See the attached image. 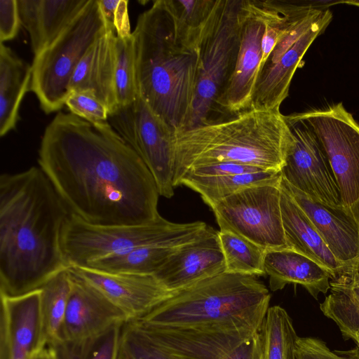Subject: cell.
Listing matches in <instances>:
<instances>
[{
  "label": "cell",
  "instance_id": "1",
  "mask_svg": "<svg viewBox=\"0 0 359 359\" xmlns=\"http://www.w3.org/2000/svg\"><path fill=\"white\" fill-rule=\"evenodd\" d=\"M38 163L71 213L87 223L141 225L161 217L151 173L108 121L59 111L45 128Z\"/></svg>",
  "mask_w": 359,
  "mask_h": 359
},
{
  "label": "cell",
  "instance_id": "2",
  "mask_svg": "<svg viewBox=\"0 0 359 359\" xmlns=\"http://www.w3.org/2000/svg\"><path fill=\"white\" fill-rule=\"evenodd\" d=\"M71 214L39 166L0 176V294L29 293L68 268L62 237Z\"/></svg>",
  "mask_w": 359,
  "mask_h": 359
},
{
  "label": "cell",
  "instance_id": "3",
  "mask_svg": "<svg viewBox=\"0 0 359 359\" xmlns=\"http://www.w3.org/2000/svg\"><path fill=\"white\" fill-rule=\"evenodd\" d=\"M132 35L137 95L175 133L185 129L198 83L199 50L178 39L163 0L139 15Z\"/></svg>",
  "mask_w": 359,
  "mask_h": 359
},
{
  "label": "cell",
  "instance_id": "4",
  "mask_svg": "<svg viewBox=\"0 0 359 359\" xmlns=\"http://www.w3.org/2000/svg\"><path fill=\"white\" fill-rule=\"evenodd\" d=\"M292 140L280 110L252 108L176 132L174 187L191 168L222 162L280 171Z\"/></svg>",
  "mask_w": 359,
  "mask_h": 359
},
{
  "label": "cell",
  "instance_id": "5",
  "mask_svg": "<svg viewBox=\"0 0 359 359\" xmlns=\"http://www.w3.org/2000/svg\"><path fill=\"white\" fill-rule=\"evenodd\" d=\"M270 299L255 276L224 272L174 292L140 320L162 326L260 330Z\"/></svg>",
  "mask_w": 359,
  "mask_h": 359
},
{
  "label": "cell",
  "instance_id": "6",
  "mask_svg": "<svg viewBox=\"0 0 359 359\" xmlns=\"http://www.w3.org/2000/svg\"><path fill=\"white\" fill-rule=\"evenodd\" d=\"M207 226L199 221L173 223L161 216L141 225L99 226L71 214L63 229L62 247L68 268H86L138 248L182 245L198 238Z\"/></svg>",
  "mask_w": 359,
  "mask_h": 359
},
{
  "label": "cell",
  "instance_id": "7",
  "mask_svg": "<svg viewBox=\"0 0 359 359\" xmlns=\"http://www.w3.org/2000/svg\"><path fill=\"white\" fill-rule=\"evenodd\" d=\"M109 28L98 0L88 4L72 22L32 64L30 90L46 114L65 105L69 83L78 64L93 43Z\"/></svg>",
  "mask_w": 359,
  "mask_h": 359
},
{
  "label": "cell",
  "instance_id": "8",
  "mask_svg": "<svg viewBox=\"0 0 359 359\" xmlns=\"http://www.w3.org/2000/svg\"><path fill=\"white\" fill-rule=\"evenodd\" d=\"M241 4L242 0H219L208 22L199 46L198 83L185 129L221 119L217 102L238 53Z\"/></svg>",
  "mask_w": 359,
  "mask_h": 359
},
{
  "label": "cell",
  "instance_id": "9",
  "mask_svg": "<svg viewBox=\"0 0 359 359\" xmlns=\"http://www.w3.org/2000/svg\"><path fill=\"white\" fill-rule=\"evenodd\" d=\"M305 123L323 145L345 209L359 225V123L341 102L291 114Z\"/></svg>",
  "mask_w": 359,
  "mask_h": 359
},
{
  "label": "cell",
  "instance_id": "10",
  "mask_svg": "<svg viewBox=\"0 0 359 359\" xmlns=\"http://www.w3.org/2000/svg\"><path fill=\"white\" fill-rule=\"evenodd\" d=\"M108 122L135 151L151 173L159 195H174L175 132L137 95L118 107Z\"/></svg>",
  "mask_w": 359,
  "mask_h": 359
},
{
  "label": "cell",
  "instance_id": "11",
  "mask_svg": "<svg viewBox=\"0 0 359 359\" xmlns=\"http://www.w3.org/2000/svg\"><path fill=\"white\" fill-rule=\"evenodd\" d=\"M280 183L250 187L215 203L210 208L220 230L245 237L266 251L289 249L282 221Z\"/></svg>",
  "mask_w": 359,
  "mask_h": 359
},
{
  "label": "cell",
  "instance_id": "12",
  "mask_svg": "<svg viewBox=\"0 0 359 359\" xmlns=\"http://www.w3.org/2000/svg\"><path fill=\"white\" fill-rule=\"evenodd\" d=\"M285 118L293 140L280 170L282 177L316 201L332 208H344L337 180L318 138L303 121L291 114Z\"/></svg>",
  "mask_w": 359,
  "mask_h": 359
},
{
  "label": "cell",
  "instance_id": "13",
  "mask_svg": "<svg viewBox=\"0 0 359 359\" xmlns=\"http://www.w3.org/2000/svg\"><path fill=\"white\" fill-rule=\"evenodd\" d=\"M264 30V21L249 6L248 0H242L238 53L233 72L217 102L221 118L250 109L262 60Z\"/></svg>",
  "mask_w": 359,
  "mask_h": 359
},
{
  "label": "cell",
  "instance_id": "14",
  "mask_svg": "<svg viewBox=\"0 0 359 359\" xmlns=\"http://www.w3.org/2000/svg\"><path fill=\"white\" fill-rule=\"evenodd\" d=\"M139 320L151 338L183 359H226L238 346L259 331L226 326H162Z\"/></svg>",
  "mask_w": 359,
  "mask_h": 359
},
{
  "label": "cell",
  "instance_id": "15",
  "mask_svg": "<svg viewBox=\"0 0 359 359\" xmlns=\"http://www.w3.org/2000/svg\"><path fill=\"white\" fill-rule=\"evenodd\" d=\"M332 18L329 9H324L311 27L281 54L269 55L259 67L250 109L280 110L287 97L291 81L312 43L322 34Z\"/></svg>",
  "mask_w": 359,
  "mask_h": 359
},
{
  "label": "cell",
  "instance_id": "16",
  "mask_svg": "<svg viewBox=\"0 0 359 359\" xmlns=\"http://www.w3.org/2000/svg\"><path fill=\"white\" fill-rule=\"evenodd\" d=\"M120 309L128 320L141 319L173 295L155 275L110 273L69 267Z\"/></svg>",
  "mask_w": 359,
  "mask_h": 359
},
{
  "label": "cell",
  "instance_id": "17",
  "mask_svg": "<svg viewBox=\"0 0 359 359\" xmlns=\"http://www.w3.org/2000/svg\"><path fill=\"white\" fill-rule=\"evenodd\" d=\"M40 296V289L15 297L0 294V359H33L46 346Z\"/></svg>",
  "mask_w": 359,
  "mask_h": 359
},
{
  "label": "cell",
  "instance_id": "18",
  "mask_svg": "<svg viewBox=\"0 0 359 359\" xmlns=\"http://www.w3.org/2000/svg\"><path fill=\"white\" fill-rule=\"evenodd\" d=\"M224 272L218 231L208 225L198 238L179 246L155 276L175 292Z\"/></svg>",
  "mask_w": 359,
  "mask_h": 359
},
{
  "label": "cell",
  "instance_id": "19",
  "mask_svg": "<svg viewBox=\"0 0 359 359\" xmlns=\"http://www.w3.org/2000/svg\"><path fill=\"white\" fill-rule=\"evenodd\" d=\"M71 288L59 339L76 341L128 321L126 314L69 268Z\"/></svg>",
  "mask_w": 359,
  "mask_h": 359
},
{
  "label": "cell",
  "instance_id": "20",
  "mask_svg": "<svg viewBox=\"0 0 359 359\" xmlns=\"http://www.w3.org/2000/svg\"><path fill=\"white\" fill-rule=\"evenodd\" d=\"M280 185L309 218L334 256L346 266L358 263L359 225L355 218L344 208L311 199L283 177Z\"/></svg>",
  "mask_w": 359,
  "mask_h": 359
},
{
  "label": "cell",
  "instance_id": "21",
  "mask_svg": "<svg viewBox=\"0 0 359 359\" xmlns=\"http://www.w3.org/2000/svg\"><path fill=\"white\" fill-rule=\"evenodd\" d=\"M116 36V30L112 28L100 36L78 64L69 83V95L78 91L90 92L106 105L109 115L118 109Z\"/></svg>",
  "mask_w": 359,
  "mask_h": 359
},
{
  "label": "cell",
  "instance_id": "22",
  "mask_svg": "<svg viewBox=\"0 0 359 359\" xmlns=\"http://www.w3.org/2000/svg\"><path fill=\"white\" fill-rule=\"evenodd\" d=\"M89 0H18L21 25L28 32L34 55L54 41Z\"/></svg>",
  "mask_w": 359,
  "mask_h": 359
},
{
  "label": "cell",
  "instance_id": "23",
  "mask_svg": "<svg viewBox=\"0 0 359 359\" xmlns=\"http://www.w3.org/2000/svg\"><path fill=\"white\" fill-rule=\"evenodd\" d=\"M280 186L283 226L289 249L325 267L333 279L348 266L334 256L309 218L280 183Z\"/></svg>",
  "mask_w": 359,
  "mask_h": 359
},
{
  "label": "cell",
  "instance_id": "24",
  "mask_svg": "<svg viewBox=\"0 0 359 359\" xmlns=\"http://www.w3.org/2000/svg\"><path fill=\"white\" fill-rule=\"evenodd\" d=\"M272 291L283 289L288 283L299 284L315 299L330 289V272L309 257L291 249L267 250L264 261Z\"/></svg>",
  "mask_w": 359,
  "mask_h": 359
},
{
  "label": "cell",
  "instance_id": "25",
  "mask_svg": "<svg viewBox=\"0 0 359 359\" xmlns=\"http://www.w3.org/2000/svg\"><path fill=\"white\" fill-rule=\"evenodd\" d=\"M32 65L0 43V135L13 130L21 102L30 88Z\"/></svg>",
  "mask_w": 359,
  "mask_h": 359
},
{
  "label": "cell",
  "instance_id": "26",
  "mask_svg": "<svg viewBox=\"0 0 359 359\" xmlns=\"http://www.w3.org/2000/svg\"><path fill=\"white\" fill-rule=\"evenodd\" d=\"M330 285L332 292L320 309L338 325L344 338L355 341L359 337V263L348 266Z\"/></svg>",
  "mask_w": 359,
  "mask_h": 359
},
{
  "label": "cell",
  "instance_id": "27",
  "mask_svg": "<svg viewBox=\"0 0 359 359\" xmlns=\"http://www.w3.org/2000/svg\"><path fill=\"white\" fill-rule=\"evenodd\" d=\"M280 171H260L219 177H198L185 173L177 186L184 185L198 192L210 207L243 189L280 183Z\"/></svg>",
  "mask_w": 359,
  "mask_h": 359
},
{
  "label": "cell",
  "instance_id": "28",
  "mask_svg": "<svg viewBox=\"0 0 359 359\" xmlns=\"http://www.w3.org/2000/svg\"><path fill=\"white\" fill-rule=\"evenodd\" d=\"M178 39L199 50L204 32L219 0H163Z\"/></svg>",
  "mask_w": 359,
  "mask_h": 359
},
{
  "label": "cell",
  "instance_id": "29",
  "mask_svg": "<svg viewBox=\"0 0 359 359\" xmlns=\"http://www.w3.org/2000/svg\"><path fill=\"white\" fill-rule=\"evenodd\" d=\"M70 288L69 268L56 273L39 288L42 337L46 346L59 339Z\"/></svg>",
  "mask_w": 359,
  "mask_h": 359
},
{
  "label": "cell",
  "instance_id": "30",
  "mask_svg": "<svg viewBox=\"0 0 359 359\" xmlns=\"http://www.w3.org/2000/svg\"><path fill=\"white\" fill-rule=\"evenodd\" d=\"M178 247L138 248L123 255L96 261L86 268L110 273L155 275Z\"/></svg>",
  "mask_w": 359,
  "mask_h": 359
},
{
  "label": "cell",
  "instance_id": "31",
  "mask_svg": "<svg viewBox=\"0 0 359 359\" xmlns=\"http://www.w3.org/2000/svg\"><path fill=\"white\" fill-rule=\"evenodd\" d=\"M263 359H297L298 336L287 312L280 306L269 307L260 329Z\"/></svg>",
  "mask_w": 359,
  "mask_h": 359
},
{
  "label": "cell",
  "instance_id": "32",
  "mask_svg": "<svg viewBox=\"0 0 359 359\" xmlns=\"http://www.w3.org/2000/svg\"><path fill=\"white\" fill-rule=\"evenodd\" d=\"M122 324L97 335L76 341L57 340L47 345L55 359H118Z\"/></svg>",
  "mask_w": 359,
  "mask_h": 359
},
{
  "label": "cell",
  "instance_id": "33",
  "mask_svg": "<svg viewBox=\"0 0 359 359\" xmlns=\"http://www.w3.org/2000/svg\"><path fill=\"white\" fill-rule=\"evenodd\" d=\"M218 235L226 272L253 276L266 274L264 268L265 249L231 231L219 230Z\"/></svg>",
  "mask_w": 359,
  "mask_h": 359
},
{
  "label": "cell",
  "instance_id": "34",
  "mask_svg": "<svg viewBox=\"0 0 359 359\" xmlns=\"http://www.w3.org/2000/svg\"><path fill=\"white\" fill-rule=\"evenodd\" d=\"M118 359H183L164 348L151 338L139 319L123 323Z\"/></svg>",
  "mask_w": 359,
  "mask_h": 359
},
{
  "label": "cell",
  "instance_id": "35",
  "mask_svg": "<svg viewBox=\"0 0 359 359\" xmlns=\"http://www.w3.org/2000/svg\"><path fill=\"white\" fill-rule=\"evenodd\" d=\"M115 88L118 108L135 101L137 96L133 39L116 36Z\"/></svg>",
  "mask_w": 359,
  "mask_h": 359
},
{
  "label": "cell",
  "instance_id": "36",
  "mask_svg": "<svg viewBox=\"0 0 359 359\" xmlns=\"http://www.w3.org/2000/svg\"><path fill=\"white\" fill-rule=\"evenodd\" d=\"M65 105L70 113L93 124L108 121L109 112L107 107L90 92L71 93Z\"/></svg>",
  "mask_w": 359,
  "mask_h": 359
},
{
  "label": "cell",
  "instance_id": "37",
  "mask_svg": "<svg viewBox=\"0 0 359 359\" xmlns=\"http://www.w3.org/2000/svg\"><path fill=\"white\" fill-rule=\"evenodd\" d=\"M331 351L326 344L313 337H298L296 342L297 359H359L358 348L348 351Z\"/></svg>",
  "mask_w": 359,
  "mask_h": 359
},
{
  "label": "cell",
  "instance_id": "38",
  "mask_svg": "<svg viewBox=\"0 0 359 359\" xmlns=\"http://www.w3.org/2000/svg\"><path fill=\"white\" fill-rule=\"evenodd\" d=\"M20 25L18 0H0V42L15 39Z\"/></svg>",
  "mask_w": 359,
  "mask_h": 359
},
{
  "label": "cell",
  "instance_id": "39",
  "mask_svg": "<svg viewBox=\"0 0 359 359\" xmlns=\"http://www.w3.org/2000/svg\"><path fill=\"white\" fill-rule=\"evenodd\" d=\"M266 171L265 170L238 163L222 162L191 168L185 173L198 177H219Z\"/></svg>",
  "mask_w": 359,
  "mask_h": 359
},
{
  "label": "cell",
  "instance_id": "40",
  "mask_svg": "<svg viewBox=\"0 0 359 359\" xmlns=\"http://www.w3.org/2000/svg\"><path fill=\"white\" fill-rule=\"evenodd\" d=\"M226 359H263V344L260 330L238 346Z\"/></svg>",
  "mask_w": 359,
  "mask_h": 359
},
{
  "label": "cell",
  "instance_id": "41",
  "mask_svg": "<svg viewBox=\"0 0 359 359\" xmlns=\"http://www.w3.org/2000/svg\"><path fill=\"white\" fill-rule=\"evenodd\" d=\"M128 1L119 0L114 18V26L117 36L127 37L132 34L128 11Z\"/></svg>",
  "mask_w": 359,
  "mask_h": 359
},
{
  "label": "cell",
  "instance_id": "42",
  "mask_svg": "<svg viewBox=\"0 0 359 359\" xmlns=\"http://www.w3.org/2000/svg\"><path fill=\"white\" fill-rule=\"evenodd\" d=\"M102 14L109 25L114 27V18L119 0H98Z\"/></svg>",
  "mask_w": 359,
  "mask_h": 359
},
{
  "label": "cell",
  "instance_id": "43",
  "mask_svg": "<svg viewBox=\"0 0 359 359\" xmlns=\"http://www.w3.org/2000/svg\"><path fill=\"white\" fill-rule=\"evenodd\" d=\"M355 343H356V344H357V345H358L357 348H358V353H359V337H358L356 338V339L355 340Z\"/></svg>",
  "mask_w": 359,
  "mask_h": 359
},
{
  "label": "cell",
  "instance_id": "44",
  "mask_svg": "<svg viewBox=\"0 0 359 359\" xmlns=\"http://www.w3.org/2000/svg\"><path fill=\"white\" fill-rule=\"evenodd\" d=\"M358 263H359V261H358Z\"/></svg>",
  "mask_w": 359,
  "mask_h": 359
}]
</instances>
